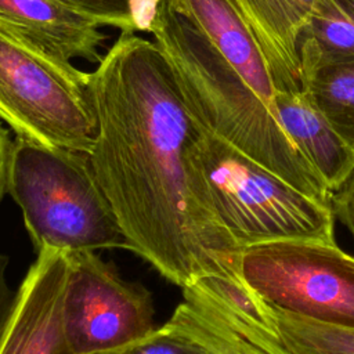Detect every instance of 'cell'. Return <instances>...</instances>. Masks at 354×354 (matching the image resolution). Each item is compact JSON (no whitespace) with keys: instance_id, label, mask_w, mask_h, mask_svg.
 I'll use <instances>...</instances> for the list:
<instances>
[{"instance_id":"5","label":"cell","mask_w":354,"mask_h":354,"mask_svg":"<svg viewBox=\"0 0 354 354\" xmlns=\"http://www.w3.org/2000/svg\"><path fill=\"white\" fill-rule=\"evenodd\" d=\"M88 75L0 25V120L17 137L90 153L97 120Z\"/></svg>"},{"instance_id":"3","label":"cell","mask_w":354,"mask_h":354,"mask_svg":"<svg viewBox=\"0 0 354 354\" xmlns=\"http://www.w3.org/2000/svg\"><path fill=\"white\" fill-rule=\"evenodd\" d=\"M7 189L22 210L36 252L43 246L65 252L127 249L87 152L17 137Z\"/></svg>"},{"instance_id":"13","label":"cell","mask_w":354,"mask_h":354,"mask_svg":"<svg viewBox=\"0 0 354 354\" xmlns=\"http://www.w3.org/2000/svg\"><path fill=\"white\" fill-rule=\"evenodd\" d=\"M301 88L354 153V58L303 61Z\"/></svg>"},{"instance_id":"16","label":"cell","mask_w":354,"mask_h":354,"mask_svg":"<svg viewBox=\"0 0 354 354\" xmlns=\"http://www.w3.org/2000/svg\"><path fill=\"white\" fill-rule=\"evenodd\" d=\"M90 354H203L194 343L177 336L163 326L156 328L145 337L127 344Z\"/></svg>"},{"instance_id":"6","label":"cell","mask_w":354,"mask_h":354,"mask_svg":"<svg viewBox=\"0 0 354 354\" xmlns=\"http://www.w3.org/2000/svg\"><path fill=\"white\" fill-rule=\"evenodd\" d=\"M239 279L267 303L354 330V254L337 243L277 241L248 246Z\"/></svg>"},{"instance_id":"1","label":"cell","mask_w":354,"mask_h":354,"mask_svg":"<svg viewBox=\"0 0 354 354\" xmlns=\"http://www.w3.org/2000/svg\"><path fill=\"white\" fill-rule=\"evenodd\" d=\"M94 171L127 249L171 283L239 279L242 248L214 207L198 160L201 127L155 41L122 32L88 75Z\"/></svg>"},{"instance_id":"14","label":"cell","mask_w":354,"mask_h":354,"mask_svg":"<svg viewBox=\"0 0 354 354\" xmlns=\"http://www.w3.org/2000/svg\"><path fill=\"white\" fill-rule=\"evenodd\" d=\"M303 61L354 58V0H315L299 37Z\"/></svg>"},{"instance_id":"12","label":"cell","mask_w":354,"mask_h":354,"mask_svg":"<svg viewBox=\"0 0 354 354\" xmlns=\"http://www.w3.org/2000/svg\"><path fill=\"white\" fill-rule=\"evenodd\" d=\"M278 119L299 152L335 192L354 171V153L301 90H275Z\"/></svg>"},{"instance_id":"11","label":"cell","mask_w":354,"mask_h":354,"mask_svg":"<svg viewBox=\"0 0 354 354\" xmlns=\"http://www.w3.org/2000/svg\"><path fill=\"white\" fill-rule=\"evenodd\" d=\"M253 30L277 90H301L300 32L315 0H232Z\"/></svg>"},{"instance_id":"19","label":"cell","mask_w":354,"mask_h":354,"mask_svg":"<svg viewBox=\"0 0 354 354\" xmlns=\"http://www.w3.org/2000/svg\"><path fill=\"white\" fill-rule=\"evenodd\" d=\"M12 141L10 138L8 130L4 129V126L0 122V202L4 198L7 189V181H8V163H10V155H11Z\"/></svg>"},{"instance_id":"2","label":"cell","mask_w":354,"mask_h":354,"mask_svg":"<svg viewBox=\"0 0 354 354\" xmlns=\"http://www.w3.org/2000/svg\"><path fill=\"white\" fill-rule=\"evenodd\" d=\"M147 29L163 53L196 124L322 205L332 191L299 152L278 115L207 37L167 0H155Z\"/></svg>"},{"instance_id":"7","label":"cell","mask_w":354,"mask_h":354,"mask_svg":"<svg viewBox=\"0 0 354 354\" xmlns=\"http://www.w3.org/2000/svg\"><path fill=\"white\" fill-rule=\"evenodd\" d=\"M65 328L75 354L115 348L152 333L151 292L124 281L93 250L68 252Z\"/></svg>"},{"instance_id":"9","label":"cell","mask_w":354,"mask_h":354,"mask_svg":"<svg viewBox=\"0 0 354 354\" xmlns=\"http://www.w3.org/2000/svg\"><path fill=\"white\" fill-rule=\"evenodd\" d=\"M0 25L57 58L102 59L100 21L59 0H0Z\"/></svg>"},{"instance_id":"10","label":"cell","mask_w":354,"mask_h":354,"mask_svg":"<svg viewBox=\"0 0 354 354\" xmlns=\"http://www.w3.org/2000/svg\"><path fill=\"white\" fill-rule=\"evenodd\" d=\"M187 17L238 72L248 86L277 113L275 84L264 53L232 0H167Z\"/></svg>"},{"instance_id":"8","label":"cell","mask_w":354,"mask_h":354,"mask_svg":"<svg viewBox=\"0 0 354 354\" xmlns=\"http://www.w3.org/2000/svg\"><path fill=\"white\" fill-rule=\"evenodd\" d=\"M18 289L0 354H75L65 328L68 252L43 246Z\"/></svg>"},{"instance_id":"4","label":"cell","mask_w":354,"mask_h":354,"mask_svg":"<svg viewBox=\"0 0 354 354\" xmlns=\"http://www.w3.org/2000/svg\"><path fill=\"white\" fill-rule=\"evenodd\" d=\"M198 160L217 214L242 249L277 241L336 242L330 206L205 130L198 142Z\"/></svg>"},{"instance_id":"15","label":"cell","mask_w":354,"mask_h":354,"mask_svg":"<svg viewBox=\"0 0 354 354\" xmlns=\"http://www.w3.org/2000/svg\"><path fill=\"white\" fill-rule=\"evenodd\" d=\"M100 21L102 26L118 28L122 32L134 33L144 29L136 15L134 0H59Z\"/></svg>"},{"instance_id":"18","label":"cell","mask_w":354,"mask_h":354,"mask_svg":"<svg viewBox=\"0 0 354 354\" xmlns=\"http://www.w3.org/2000/svg\"><path fill=\"white\" fill-rule=\"evenodd\" d=\"M7 266H8V256L0 253V342L6 332V328L11 319L14 313L18 290H12L7 283Z\"/></svg>"},{"instance_id":"17","label":"cell","mask_w":354,"mask_h":354,"mask_svg":"<svg viewBox=\"0 0 354 354\" xmlns=\"http://www.w3.org/2000/svg\"><path fill=\"white\" fill-rule=\"evenodd\" d=\"M333 217L340 223L354 241V171L330 196Z\"/></svg>"}]
</instances>
